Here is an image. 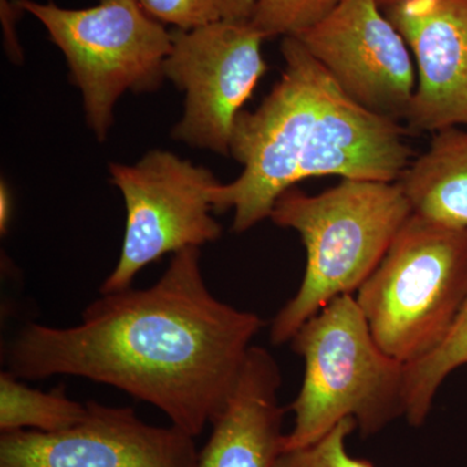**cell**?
<instances>
[{"instance_id":"9a60e30c","label":"cell","mask_w":467,"mask_h":467,"mask_svg":"<svg viewBox=\"0 0 467 467\" xmlns=\"http://www.w3.org/2000/svg\"><path fill=\"white\" fill-rule=\"evenodd\" d=\"M467 365V297L450 334L426 358L405 365V418L413 427L425 425L439 389L454 370Z\"/></svg>"},{"instance_id":"e0dca14e","label":"cell","mask_w":467,"mask_h":467,"mask_svg":"<svg viewBox=\"0 0 467 467\" xmlns=\"http://www.w3.org/2000/svg\"><path fill=\"white\" fill-rule=\"evenodd\" d=\"M344 0H256L251 24L264 38L295 36L309 29Z\"/></svg>"},{"instance_id":"4fadbf2b","label":"cell","mask_w":467,"mask_h":467,"mask_svg":"<svg viewBox=\"0 0 467 467\" xmlns=\"http://www.w3.org/2000/svg\"><path fill=\"white\" fill-rule=\"evenodd\" d=\"M411 212L441 225L467 229V128L434 133L398 181Z\"/></svg>"},{"instance_id":"3957f363","label":"cell","mask_w":467,"mask_h":467,"mask_svg":"<svg viewBox=\"0 0 467 467\" xmlns=\"http://www.w3.org/2000/svg\"><path fill=\"white\" fill-rule=\"evenodd\" d=\"M411 214L399 182L343 178L317 195L297 187L282 193L270 220L299 233L306 266L299 290L273 319L272 343L291 342L328 303L358 291Z\"/></svg>"},{"instance_id":"ffe728a7","label":"cell","mask_w":467,"mask_h":467,"mask_svg":"<svg viewBox=\"0 0 467 467\" xmlns=\"http://www.w3.org/2000/svg\"><path fill=\"white\" fill-rule=\"evenodd\" d=\"M402 2V0H377L378 5L382 7V9L389 7V5H396V3Z\"/></svg>"},{"instance_id":"5b68a950","label":"cell","mask_w":467,"mask_h":467,"mask_svg":"<svg viewBox=\"0 0 467 467\" xmlns=\"http://www.w3.org/2000/svg\"><path fill=\"white\" fill-rule=\"evenodd\" d=\"M467 297V229L411 214L358 291L374 339L409 365L438 348Z\"/></svg>"},{"instance_id":"8992f818","label":"cell","mask_w":467,"mask_h":467,"mask_svg":"<svg viewBox=\"0 0 467 467\" xmlns=\"http://www.w3.org/2000/svg\"><path fill=\"white\" fill-rule=\"evenodd\" d=\"M12 2L36 17L63 52L98 140H106L119 97L126 91L158 90L165 78L171 30L138 0H100L82 9L36 0Z\"/></svg>"},{"instance_id":"ba28073f","label":"cell","mask_w":467,"mask_h":467,"mask_svg":"<svg viewBox=\"0 0 467 467\" xmlns=\"http://www.w3.org/2000/svg\"><path fill=\"white\" fill-rule=\"evenodd\" d=\"M264 41L251 21L171 30L165 77L186 94L175 140L230 155L236 117L269 69Z\"/></svg>"},{"instance_id":"277c9868","label":"cell","mask_w":467,"mask_h":467,"mask_svg":"<svg viewBox=\"0 0 467 467\" xmlns=\"http://www.w3.org/2000/svg\"><path fill=\"white\" fill-rule=\"evenodd\" d=\"M290 343L304 359V378L287 409L294 425L284 451L317 441L347 418L364 438L405 418V365L378 346L353 295L328 303Z\"/></svg>"},{"instance_id":"ac0fdd59","label":"cell","mask_w":467,"mask_h":467,"mask_svg":"<svg viewBox=\"0 0 467 467\" xmlns=\"http://www.w3.org/2000/svg\"><path fill=\"white\" fill-rule=\"evenodd\" d=\"M355 430H358L356 420L347 418L317 441L284 451L275 467H376L370 461L348 453L347 439Z\"/></svg>"},{"instance_id":"6da1fadb","label":"cell","mask_w":467,"mask_h":467,"mask_svg":"<svg viewBox=\"0 0 467 467\" xmlns=\"http://www.w3.org/2000/svg\"><path fill=\"white\" fill-rule=\"evenodd\" d=\"M263 325L217 299L201 248H186L150 287L100 294L78 325L24 326L5 365L20 379L69 376L115 387L196 438L225 408Z\"/></svg>"},{"instance_id":"9c48e42d","label":"cell","mask_w":467,"mask_h":467,"mask_svg":"<svg viewBox=\"0 0 467 467\" xmlns=\"http://www.w3.org/2000/svg\"><path fill=\"white\" fill-rule=\"evenodd\" d=\"M295 38L350 99L404 122L416 92V63L377 0H344Z\"/></svg>"},{"instance_id":"7c38bea8","label":"cell","mask_w":467,"mask_h":467,"mask_svg":"<svg viewBox=\"0 0 467 467\" xmlns=\"http://www.w3.org/2000/svg\"><path fill=\"white\" fill-rule=\"evenodd\" d=\"M281 386L278 362L269 350L252 346L232 396L212 422L198 467H275L287 410L279 401Z\"/></svg>"},{"instance_id":"8fae6325","label":"cell","mask_w":467,"mask_h":467,"mask_svg":"<svg viewBox=\"0 0 467 467\" xmlns=\"http://www.w3.org/2000/svg\"><path fill=\"white\" fill-rule=\"evenodd\" d=\"M383 11L416 63L408 133L467 128V0H402Z\"/></svg>"},{"instance_id":"d6986e66","label":"cell","mask_w":467,"mask_h":467,"mask_svg":"<svg viewBox=\"0 0 467 467\" xmlns=\"http://www.w3.org/2000/svg\"><path fill=\"white\" fill-rule=\"evenodd\" d=\"M11 216V193H9L7 183L2 182V187H0V233H2V235L8 233Z\"/></svg>"},{"instance_id":"5bb4252c","label":"cell","mask_w":467,"mask_h":467,"mask_svg":"<svg viewBox=\"0 0 467 467\" xmlns=\"http://www.w3.org/2000/svg\"><path fill=\"white\" fill-rule=\"evenodd\" d=\"M86 404L67 398L66 387L32 389L11 371L0 374V431L58 432L81 422Z\"/></svg>"},{"instance_id":"2e32d148","label":"cell","mask_w":467,"mask_h":467,"mask_svg":"<svg viewBox=\"0 0 467 467\" xmlns=\"http://www.w3.org/2000/svg\"><path fill=\"white\" fill-rule=\"evenodd\" d=\"M164 26L192 30L230 21H251L256 0H138Z\"/></svg>"},{"instance_id":"7a4b0ae2","label":"cell","mask_w":467,"mask_h":467,"mask_svg":"<svg viewBox=\"0 0 467 467\" xmlns=\"http://www.w3.org/2000/svg\"><path fill=\"white\" fill-rule=\"evenodd\" d=\"M281 52V79L234 125L230 155L243 171L212 192L213 212L234 211L235 233L270 218L276 199L303 180L398 182L416 156L407 128L350 99L299 39L285 36Z\"/></svg>"},{"instance_id":"30bf717a","label":"cell","mask_w":467,"mask_h":467,"mask_svg":"<svg viewBox=\"0 0 467 467\" xmlns=\"http://www.w3.org/2000/svg\"><path fill=\"white\" fill-rule=\"evenodd\" d=\"M81 422L58 432H2L0 467H198L195 438L144 422L130 407L85 402Z\"/></svg>"},{"instance_id":"52a82bcc","label":"cell","mask_w":467,"mask_h":467,"mask_svg":"<svg viewBox=\"0 0 467 467\" xmlns=\"http://www.w3.org/2000/svg\"><path fill=\"white\" fill-rule=\"evenodd\" d=\"M112 183L126 205L121 254L100 294L131 287L144 267L168 254L217 241L212 192L218 181L208 169L168 150H150L134 165L110 164Z\"/></svg>"}]
</instances>
